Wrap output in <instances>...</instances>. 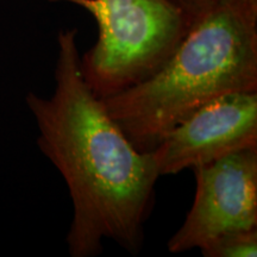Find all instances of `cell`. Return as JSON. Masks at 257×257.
Returning a JSON list of instances; mask_svg holds the SVG:
<instances>
[{"label":"cell","instance_id":"5b68a950","mask_svg":"<svg viewBox=\"0 0 257 257\" xmlns=\"http://www.w3.org/2000/svg\"><path fill=\"white\" fill-rule=\"evenodd\" d=\"M257 148V91L220 95L179 123L152 155L160 176Z\"/></svg>","mask_w":257,"mask_h":257},{"label":"cell","instance_id":"7a4b0ae2","mask_svg":"<svg viewBox=\"0 0 257 257\" xmlns=\"http://www.w3.org/2000/svg\"><path fill=\"white\" fill-rule=\"evenodd\" d=\"M257 91V5L219 0L192 27L155 75L101 99L141 153H150L201 106L232 92Z\"/></svg>","mask_w":257,"mask_h":257},{"label":"cell","instance_id":"52a82bcc","mask_svg":"<svg viewBox=\"0 0 257 257\" xmlns=\"http://www.w3.org/2000/svg\"><path fill=\"white\" fill-rule=\"evenodd\" d=\"M174 2L178 3L194 22L195 19L201 17L208 10L213 8L219 0H174Z\"/></svg>","mask_w":257,"mask_h":257},{"label":"cell","instance_id":"ba28073f","mask_svg":"<svg viewBox=\"0 0 257 257\" xmlns=\"http://www.w3.org/2000/svg\"><path fill=\"white\" fill-rule=\"evenodd\" d=\"M250 2H251L252 4H256L257 5V0H250Z\"/></svg>","mask_w":257,"mask_h":257},{"label":"cell","instance_id":"8992f818","mask_svg":"<svg viewBox=\"0 0 257 257\" xmlns=\"http://www.w3.org/2000/svg\"><path fill=\"white\" fill-rule=\"evenodd\" d=\"M199 250L204 257H256L257 227L219 234Z\"/></svg>","mask_w":257,"mask_h":257},{"label":"cell","instance_id":"3957f363","mask_svg":"<svg viewBox=\"0 0 257 257\" xmlns=\"http://www.w3.org/2000/svg\"><path fill=\"white\" fill-rule=\"evenodd\" d=\"M88 11L98 40L80 55L86 83L105 99L146 81L165 66L193 21L174 0H50Z\"/></svg>","mask_w":257,"mask_h":257},{"label":"cell","instance_id":"6da1fadb","mask_svg":"<svg viewBox=\"0 0 257 257\" xmlns=\"http://www.w3.org/2000/svg\"><path fill=\"white\" fill-rule=\"evenodd\" d=\"M57 46L53 95L30 92L25 100L40 133L38 148L62 175L72 199L69 255H99L104 239L138 253L160 178L153 155L133 146L87 86L75 29L61 31Z\"/></svg>","mask_w":257,"mask_h":257},{"label":"cell","instance_id":"277c9868","mask_svg":"<svg viewBox=\"0 0 257 257\" xmlns=\"http://www.w3.org/2000/svg\"><path fill=\"white\" fill-rule=\"evenodd\" d=\"M195 195L169 252L201 248L219 234L257 227V148L229 154L192 169Z\"/></svg>","mask_w":257,"mask_h":257}]
</instances>
